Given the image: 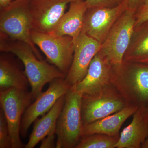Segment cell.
Instances as JSON below:
<instances>
[{"label": "cell", "mask_w": 148, "mask_h": 148, "mask_svg": "<svg viewBox=\"0 0 148 148\" xmlns=\"http://www.w3.org/2000/svg\"><path fill=\"white\" fill-rule=\"evenodd\" d=\"M0 50L16 56L24 64L25 74L31 87L33 99L38 98L47 84L58 78H65L66 74L54 65L40 60L32 48L26 43L11 39L1 34Z\"/></svg>", "instance_id": "cell-1"}, {"label": "cell", "mask_w": 148, "mask_h": 148, "mask_svg": "<svg viewBox=\"0 0 148 148\" xmlns=\"http://www.w3.org/2000/svg\"><path fill=\"white\" fill-rule=\"evenodd\" d=\"M112 84L126 102L127 106L138 108L148 103V64L123 61L114 69Z\"/></svg>", "instance_id": "cell-2"}, {"label": "cell", "mask_w": 148, "mask_h": 148, "mask_svg": "<svg viewBox=\"0 0 148 148\" xmlns=\"http://www.w3.org/2000/svg\"><path fill=\"white\" fill-rule=\"evenodd\" d=\"M82 96L74 86L66 93L64 106L56 124V148H75L82 138Z\"/></svg>", "instance_id": "cell-3"}, {"label": "cell", "mask_w": 148, "mask_h": 148, "mask_svg": "<svg viewBox=\"0 0 148 148\" xmlns=\"http://www.w3.org/2000/svg\"><path fill=\"white\" fill-rule=\"evenodd\" d=\"M32 17L29 0H14L6 7L0 8V32L11 39L18 40L30 46L40 60V53L32 41Z\"/></svg>", "instance_id": "cell-4"}, {"label": "cell", "mask_w": 148, "mask_h": 148, "mask_svg": "<svg viewBox=\"0 0 148 148\" xmlns=\"http://www.w3.org/2000/svg\"><path fill=\"white\" fill-rule=\"evenodd\" d=\"M137 10L128 8L118 18L105 41L100 52L113 68L121 66L135 31Z\"/></svg>", "instance_id": "cell-5"}, {"label": "cell", "mask_w": 148, "mask_h": 148, "mask_svg": "<svg viewBox=\"0 0 148 148\" xmlns=\"http://www.w3.org/2000/svg\"><path fill=\"white\" fill-rule=\"evenodd\" d=\"M126 106L124 98L112 84L92 94H84L81 103L83 124L115 113Z\"/></svg>", "instance_id": "cell-6"}, {"label": "cell", "mask_w": 148, "mask_h": 148, "mask_svg": "<svg viewBox=\"0 0 148 148\" xmlns=\"http://www.w3.org/2000/svg\"><path fill=\"white\" fill-rule=\"evenodd\" d=\"M28 89L11 88L0 91V105L5 116L12 142V148L24 147L20 127L24 112L33 100Z\"/></svg>", "instance_id": "cell-7"}, {"label": "cell", "mask_w": 148, "mask_h": 148, "mask_svg": "<svg viewBox=\"0 0 148 148\" xmlns=\"http://www.w3.org/2000/svg\"><path fill=\"white\" fill-rule=\"evenodd\" d=\"M31 37L36 45L49 61L61 72L68 73L73 58L75 43L69 36H58L32 30Z\"/></svg>", "instance_id": "cell-8"}, {"label": "cell", "mask_w": 148, "mask_h": 148, "mask_svg": "<svg viewBox=\"0 0 148 148\" xmlns=\"http://www.w3.org/2000/svg\"><path fill=\"white\" fill-rule=\"evenodd\" d=\"M128 8L127 0H123L112 7L88 8L82 32L102 44L118 18Z\"/></svg>", "instance_id": "cell-9"}, {"label": "cell", "mask_w": 148, "mask_h": 148, "mask_svg": "<svg viewBox=\"0 0 148 148\" xmlns=\"http://www.w3.org/2000/svg\"><path fill=\"white\" fill-rule=\"evenodd\" d=\"M49 87L31 103L24 112L21 120L20 134L26 138L31 125L40 116L47 113L60 98L66 95L71 86L65 78H58L49 83Z\"/></svg>", "instance_id": "cell-10"}, {"label": "cell", "mask_w": 148, "mask_h": 148, "mask_svg": "<svg viewBox=\"0 0 148 148\" xmlns=\"http://www.w3.org/2000/svg\"><path fill=\"white\" fill-rule=\"evenodd\" d=\"M77 0H29L32 30L51 34L65 13L68 4Z\"/></svg>", "instance_id": "cell-11"}, {"label": "cell", "mask_w": 148, "mask_h": 148, "mask_svg": "<svg viewBox=\"0 0 148 148\" xmlns=\"http://www.w3.org/2000/svg\"><path fill=\"white\" fill-rule=\"evenodd\" d=\"M74 43L73 58L65 78L70 86L79 82L84 77L92 59L101 50L102 45L82 32L74 41Z\"/></svg>", "instance_id": "cell-12"}, {"label": "cell", "mask_w": 148, "mask_h": 148, "mask_svg": "<svg viewBox=\"0 0 148 148\" xmlns=\"http://www.w3.org/2000/svg\"><path fill=\"white\" fill-rule=\"evenodd\" d=\"M113 73V67L99 51L92 59L84 77L73 86L82 95L92 94L112 84Z\"/></svg>", "instance_id": "cell-13"}, {"label": "cell", "mask_w": 148, "mask_h": 148, "mask_svg": "<svg viewBox=\"0 0 148 148\" xmlns=\"http://www.w3.org/2000/svg\"><path fill=\"white\" fill-rule=\"evenodd\" d=\"M88 9L85 0H77L69 4L59 23L50 34L58 36H69L75 40L82 31L85 15Z\"/></svg>", "instance_id": "cell-14"}, {"label": "cell", "mask_w": 148, "mask_h": 148, "mask_svg": "<svg viewBox=\"0 0 148 148\" xmlns=\"http://www.w3.org/2000/svg\"><path fill=\"white\" fill-rule=\"evenodd\" d=\"M138 108H139L136 106H127L115 113L84 125L82 137L96 133L110 136L119 135L120 129L125 121Z\"/></svg>", "instance_id": "cell-15"}, {"label": "cell", "mask_w": 148, "mask_h": 148, "mask_svg": "<svg viewBox=\"0 0 148 148\" xmlns=\"http://www.w3.org/2000/svg\"><path fill=\"white\" fill-rule=\"evenodd\" d=\"M148 136V121L139 108L133 114L132 121L125 127L116 145L117 148H140Z\"/></svg>", "instance_id": "cell-16"}, {"label": "cell", "mask_w": 148, "mask_h": 148, "mask_svg": "<svg viewBox=\"0 0 148 148\" xmlns=\"http://www.w3.org/2000/svg\"><path fill=\"white\" fill-rule=\"evenodd\" d=\"M65 95L59 98L50 110L41 118L37 119L35 121L33 130L25 148L34 147L47 136L56 131L57 121L65 103Z\"/></svg>", "instance_id": "cell-17"}, {"label": "cell", "mask_w": 148, "mask_h": 148, "mask_svg": "<svg viewBox=\"0 0 148 148\" xmlns=\"http://www.w3.org/2000/svg\"><path fill=\"white\" fill-rule=\"evenodd\" d=\"M30 84L24 71L12 58L1 55L0 58V91L11 88L27 89Z\"/></svg>", "instance_id": "cell-18"}, {"label": "cell", "mask_w": 148, "mask_h": 148, "mask_svg": "<svg viewBox=\"0 0 148 148\" xmlns=\"http://www.w3.org/2000/svg\"><path fill=\"white\" fill-rule=\"evenodd\" d=\"M123 61L148 64V20L135 27Z\"/></svg>", "instance_id": "cell-19"}, {"label": "cell", "mask_w": 148, "mask_h": 148, "mask_svg": "<svg viewBox=\"0 0 148 148\" xmlns=\"http://www.w3.org/2000/svg\"><path fill=\"white\" fill-rule=\"evenodd\" d=\"M119 138V135L96 133L82 137L75 148H115Z\"/></svg>", "instance_id": "cell-20"}, {"label": "cell", "mask_w": 148, "mask_h": 148, "mask_svg": "<svg viewBox=\"0 0 148 148\" xmlns=\"http://www.w3.org/2000/svg\"><path fill=\"white\" fill-rule=\"evenodd\" d=\"M0 148H12V142L5 116L0 111Z\"/></svg>", "instance_id": "cell-21"}, {"label": "cell", "mask_w": 148, "mask_h": 148, "mask_svg": "<svg viewBox=\"0 0 148 148\" xmlns=\"http://www.w3.org/2000/svg\"><path fill=\"white\" fill-rule=\"evenodd\" d=\"M123 0H85L88 8L112 7L119 4Z\"/></svg>", "instance_id": "cell-22"}, {"label": "cell", "mask_w": 148, "mask_h": 148, "mask_svg": "<svg viewBox=\"0 0 148 148\" xmlns=\"http://www.w3.org/2000/svg\"><path fill=\"white\" fill-rule=\"evenodd\" d=\"M56 131L51 132L42 140L40 148H56Z\"/></svg>", "instance_id": "cell-23"}, {"label": "cell", "mask_w": 148, "mask_h": 148, "mask_svg": "<svg viewBox=\"0 0 148 148\" xmlns=\"http://www.w3.org/2000/svg\"><path fill=\"white\" fill-rule=\"evenodd\" d=\"M148 20V9H140L136 14L135 27H138L142 23Z\"/></svg>", "instance_id": "cell-24"}, {"label": "cell", "mask_w": 148, "mask_h": 148, "mask_svg": "<svg viewBox=\"0 0 148 148\" xmlns=\"http://www.w3.org/2000/svg\"><path fill=\"white\" fill-rule=\"evenodd\" d=\"M128 8L138 10L143 5L145 0H127Z\"/></svg>", "instance_id": "cell-25"}, {"label": "cell", "mask_w": 148, "mask_h": 148, "mask_svg": "<svg viewBox=\"0 0 148 148\" xmlns=\"http://www.w3.org/2000/svg\"><path fill=\"white\" fill-rule=\"evenodd\" d=\"M140 108L142 109V114L144 119L148 121V106Z\"/></svg>", "instance_id": "cell-26"}, {"label": "cell", "mask_w": 148, "mask_h": 148, "mask_svg": "<svg viewBox=\"0 0 148 148\" xmlns=\"http://www.w3.org/2000/svg\"><path fill=\"white\" fill-rule=\"evenodd\" d=\"M14 0H0V8L6 7Z\"/></svg>", "instance_id": "cell-27"}, {"label": "cell", "mask_w": 148, "mask_h": 148, "mask_svg": "<svg viewBox=\"0 0 148 148\" xmlns=\"http://www.w3.org/2000/svg\"><path fill=\"white\" fill-rule=\"evenodd\" d=\"M148 9V0H145L144 1L143 5L139 9Z\"/></svg>", "instance_id": "cell-28"}, {"label": "cell", "mask_w": 148, "mask_h": 148, "mask_svg": "<svg viewBox=\"0 0 148 148\" xmlns=\"http://www.w3.org/2000/svg\"><path fill=\"white\" fill-rule=\"evenodd\" d=\"M142 148H148V136L147 138L145 140V142L142 144L141 146Z\"/></svg>", "instance_id": "cell-29"}]
</instances>
